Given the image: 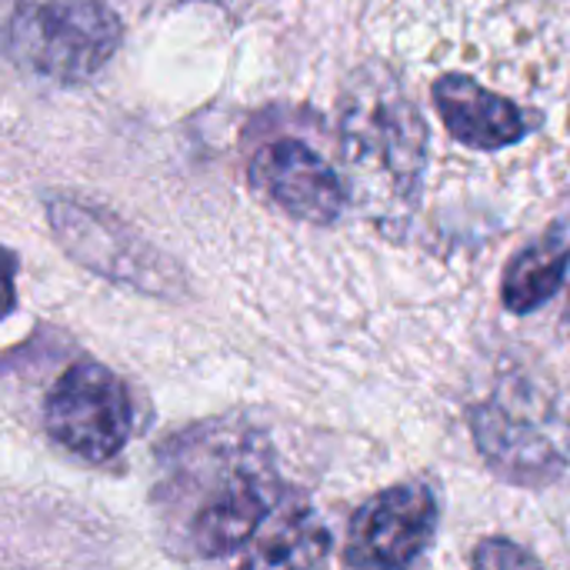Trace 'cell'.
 I'll return each mask as SVG.
<instances>
[{
	"label": "cell",
	"mask_w": 570,
	"mask_h": 570,
	"mask_svg": "<svg viewBox=\"0 0 570 570\" xmlns=\"http://www.w3.org/2000/svg\"><path fill=\"white\" fill-rule=\"evenodd\" d=\"M337 144L347 200L367 217L387 224L417 207L428 167V120L387 63L367 60L351 70L341 90Z\"/></svg>",
	"instance_id": "obj_1"
},
{
	"label": "cell",
	"mask_w": 570,
	"mask_h": 570,
	"mask_svg": "<svg viewBox=\"0 0 570 570\" xmlns=\"http://www.w3.org/2000/svg\"><path fill=\"white\" fill-rule=\"evenodd\" d=\"M474 444L488 468L518 488H548L570 464V421L554 394L524 377H504L468 411Z\"/></svg>",
	"instance_id": "obj_2"
},
{
	"label": "cell",
	"mask_w": 570,
	"mask_h": 570,
	"mask_svg": "<svg viewBox=\"0 0 570 570\" xmlns=\"http://www.w3.org/2000/svg\"><path fill=\"white\" fill-rule=\"evenodd\" d=\"M124 40L120 17L104 0L20 3L3 27L10 60L57 83H80L100 73Z\"/></svg>",
	"instance_id": "obj_3"
},
{
	"label": "cell",
	"mask_w": 570,
	"mask_h": 570,
	"mask_svg": "<svg viewBox=\"0 0 570 570\" xmlns=\"http://www.w3.org/2000/svg\"><path fill=\"white\" fill-rule=\"evenodd\" d=\"M43 207L57 244L90 274L164 301L187 297V274L180 264L114 210L67 194L47 197Z\"/></svg>",
	"instance_id": "obj_4"
},
{
	"label": "cell",
	"mask_w": 570,
	"mask_h": 570,
	"mask_svg": "<svg viewBox=\"0 0 570 570\" xmlns=\"http://www.w3.org/2000/svg\"><path fill=\"white\" fill-rule=\"evenodd\" d=\"M190 488H197V498L184 518V544L204 561L244 551L287 494L274 468L257 461L254 451L240 444L224 451L214 471L207 468L190 478Z\"/></svg>",
	"instance_id": "obj_5"
},
{
	"label": "cell",
	"mask_w": 570,
	"mask_h": 570,
	"mask_svg": "<svg viewBox=\"0 0 570 570\" xmlns=\"http://www.w3.org/2000/svg\"><path fill=\"white\" fill-rule=\"evenodd\" d=\"M43 428L67 454L87 464H107L134 434V397L110 367L77 361L47 394Z\"/></svg>",
	"instance_id": "obj_6"
},
{
	"label": "cell",
	"mask_w": 570,
	"mask_h": 570,
	"mask_svg": "<svg viewBox=\"0 0 570 570\" xmlns=\"http://www.w3.org/2000/svg\"><path fill=\"white\" fill-rule=\"evenodd\" d=\"M438 498L428 484H397L361 504L347 531L354 570H407L438 534Z\"/></svg>",
	"instance_id": "obj_7"
},
{
	"label": "cell",
	"mask_w": 570,
	"mask_h": 570,
	"mask_svg": "<svg viewBox=\"0 0 570 570\" xmlns=\"http://www.w3.org/2000/svg\"><path fill=\"white\" fill-rule=\"evenodd\" d=\"M247 177L257 194L304 224H337L351 204L344 177L297 137H277L264 144L254 154Z\"/></svg>",
	"instance_id": "obj_8"
},
{
	"label": "cell",
	"mask_w": 570,
	"mask_h": 570,
	"mask_svg": "<svg viewBox=\"0 0 570 570\" xmlns=\"http://www.w3.org/2000/svg\"><path fill=\"white\" fill-rule=\"evenodd\" d=\"M431 100L448 127V134L471 150H504L521 144L541 127V114L514 104L504 94L488 90L468 73H444L431 87Z\"/></svg>",
	"instance_id": "obj_9"
},
{
	"label": "cell",
	"mask_w": 570,
	"mask_h": 570,
	"mask_svg": "<svg viewBox=\"0 0 570 570\" xmlns=\"http://www.w3.org/2000/svg\"><path fill=\"white\" fill-rule=\"evenodd\" d=\"M327 554L331 534L314 508L294 494H284V501L244 548L240 570H321Z\"/></svg>",
	"instance_id": "obj_10"
},
{
	"label": "cell",
	"mask_w": 570,
	"mask_h": 570,
	"mask_svg": "<svg viewBox=\"0 0 570 570\" xmlns=\"http://www.w3.org/2000/svg\"><path fill=\"white\" fill-rule=\"evenodd\" d=\"M570 271V240L561 230H551L518 250L511 264L504 267L501 281V301L511 314H531L544 307L561 284L568 281Z\"/></svg>",
	"instance_id": "obj_11"
},
{
	"label": "cell",
	"mask_w": 570,
	"mask_h": 570,
	"mask_svg": "<svg viewBox=\"0 0 570 570\" xmlns=\"http://www.w3.org/2000/svg\"><path fill=\"white\" fill-rule=\"evenodd\" d=\"M474 570H544V564L521 544L508 538H488L474 548L471 558Z\"/></svg>",
	"instance_id": "obj_12"
},
{
	"label": "cell",
	"mask_w": 570,
	"mask_h": 570,
	"mask_svg": "<svg viewBox=\"0 0 570 570\" xmlns=\"http://www.w3.org/2000/svg\"><path fill=\"white\" fill-rule=\"evenodd\" d=\"M17 307V257L0 244V321Z\"/></svg>",
	"instance_id": "obj_13"
},
{
	"label": "cell",
	"mask_w": 570,
	"mask_h": 570,
	"mask_svg": "<svg viewBox=\"0 0 570 570\" xmlns=\"http://www.w3.org/2000/svg\"><path fill=\"white\" fill-rule=\"evenodd\" d=\"M17 7H20V0H0V33L10 23V17L17 13Z\"/></svg>",
	"instance_id": "obj_14"
},
{
	"label": "cell",
	"mask_w": 570,
	"mask_h": 570,
	"mask_svg": "<svg viewBox=\"0 0 570 570\" xmlns=\"http://www.w3.org/2000/svg\"><path fill=\"white\" fill-rule=\"evenodd\" d=\"M564 334H568V341H570V297H568V307H564Z\"/></svg>",
	"instance_id": "obj_15"
}]
</instances>
